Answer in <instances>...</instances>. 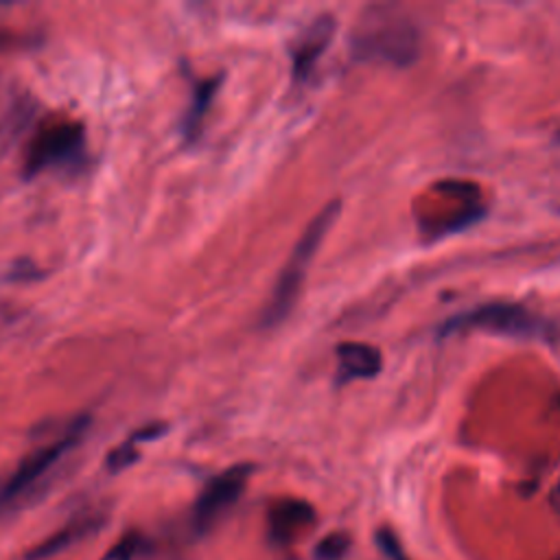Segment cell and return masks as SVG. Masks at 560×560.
<instances>
[{
    "label": "cell",
    "mask_w": 560,
    "mask_h": 560,
    "mask_svg": "<svg viewBox=\"0 0 560 560\" xmlns=\"http://www.w3.org/2000/svg\"><path fill=\"white\" fill-rule=\"evenodd\" d=\"M90 427L88 416L74 418L55 440L26 453L20 464L0 479V514L28 503L50 479L57 466L72 453Z\"/></svg>",
    "instance_id": "cell-1"
},
{
    "label": "cell",
    "mask_w": 560,
    "mask_h": 560,
    "mask_svg": "<svg viewBox=\"0 0 560 560\" xmlns=\"http://www.w3.org/2000/svg\"><path fill=\"white\" fill-rule=\"evenodd\" d=\"M339 210H341V201L339 199L328 201L311 219V223L306 225V230L302 232L298 243L293 245L287 265L278 273V280H276V287L271 291V298H269L267 306L262 308V315H260V326L262 328H273V326H278L280 322H284L291 315V311H293V306L298 302L304 276L308 271V265H311L313 256L317 254V249H319L324 236L328 234L330 225L335 223Z\"/></svg>",
    "instance_id": "cell-2"
},
{
    "label": "cell",
    "mask_w": 560,
    "mask_h": 560,
    "mask_svg": "<svg viewBox=\"0 0 560 560\" xmlns=\"http://www.w3.org/2000/svg\"><path fill=\"white\" fill-rule=\"evenodd\" d=\"M350 44L357 59L402 68L413 63L420 55V31L405 15L374 9L372 15H363V22L352 33Z\"/></svg>",
    "instance_id": "cell-3"
},
{
    "label": "cell",
    "mask_w": 560,
    "mask_h": 560,
    "mask_svg": "<svg viewBox=\"0 0 560 560\" xmlns=\"http://www.w3.org/2000/svg\"><path fill=\"white\" fill-rule=\"evenodd\" d=\"M468 330H481L490 335H501V337H516V339H549L551 326L529 308H525L518 302H508V300H494V302H483L477 304L468 311H462L453 317H448L440 326V335H457V332H468Z\"/></svg>",
    "instance_id": "cell-4"
},
{
    "label": "cell",
    "mask_w": 560,
    "mask_h": 560,
    "mask_svg": "<svg viewBox=\"0 0 560 560\" xmlns=\"http://www.w3.org/2000/svg\"><path fill=\"white\" fill-rule=\"evenodd\" d=\"M85 129L74 120H59L42 127L26 147L24 173L37 175L52 166H63L83 155Z\"/></svg>",
    "instance_id": "cell-5"
},
{
    "label": "cell",
    "mask_w": 560,
    "mask_h": 560,
    "mask_svg": "<svg viewBox=\"0 0 560 560\" xmlns=\"http://www.w3.org/2000/svg\"><path fill=\"white\" fill-rule=\"evenodd\" d=\"M252 464H234L214 475L192 505V527L197 534L210 532L241 499L252 477Z\"/></svg>",
    "instance_id": "cell-6"
},
{
    "label": "cell",
    "mask_w": 560,
    "mask_h": 560,
    "mask_svg": "<svg viewBox=\"0 0 560 560\" xmlns=\"http://www.w3.org/2000/svg\"><path fill=\"white\" fill-rule=\"evenodd\" d=\"M335 18L332 15H317L289 46L291 52V77L295 83L306 81L322 55L328 50L335 37Z\"/></svg>",
    "instance_id": "cell-7"
},
{
    "label": "cell",
    "mask_w": 560,
    "mask_h": 560,
    "mask_svg": "<svg viewBox=\"0 0 560 560\" xmlns=\"http://www.w3.org/2000/svg\"><path fill=\"white\" fill-rule=\"evenodd\" d=\"M105 523V514L101 512H85L74 516L72 521H68L63 527H59L57 532H52L48 538H44L42 542H37L28 553L26 560H46L52 558L74 545H79L81 540H85L88 536H94Z\"/></svg>",
    "instance_id": "cell-8"
},
{
    "label": "cell",
    "mask_w": 560,
    "mask_h": 560,
    "mask_svg": "<svg viewBox=\"0 0 560 560\" xmlns=\"http://www.w3.org/2000/svg\"><path fill=\"white\" fill-rule=\"evenodd\" d=\"M315 523V510L300 499L278 501L267 516V534L273 545H291Z\"/></svg>",
    "instance_id": "cell-9"
},
{
    "label": "cell",
    "mask_w": 560,
    "mask_h": 560,
    "mask_svg": "<svg viewBox=\"0 0 560 560\" xmlns=\"http://www.w3.org/2000/svg\"><path fill=\"white\" fill-rule=\"evenodd\" d=\"M337 381L348 383L354 378H374L383 368L381 352L363 341H343L335 350Z\"/></svg>",
    "instance_id": "cell-10"
},
{
    "label": "cell",
    "mask_w": 560,
    "mask_h": 560,
    "mask_svg": "<svg viewBox=\"0 0 560 560\" xmlns=\"http://www.w3.org/2000/svg\"><path fill=\"white\" fill-rule=\"evenodd\" d=\"M221 85V77H210V79H203L195 85L192 90V96H190V103H188V109L184 114V120H182V129H184V138L190 142L199 136L201 127H203V120H206V114L214 101V94Z\"/></svg>",
    "instance_id": "cell-11"
},
{
    "label": "cell",
    "mask_w": 560,
    "mask_h": 560,
    "mask_svg": "<svg viewBox=\"0 0 560 560\" xmlns=\"http://www.w3.org/2000/svg\"><path fill=\"white\" fill-rule=\"evenodd\" d=\"M138 444H142V440L136 435V431L129 435V440H125L122 444H118L116 448L109 451L105 466L109 472H120L125 468H129L133 462H138L140 457V448Z\"/></svg>",
    "instance_id": "cell-12"
},
{
    "label": "cell",
    "mask_w": 560,
    "mask_h": 560,
    "mask_svg": "<svg viewBox=\"0 0 560 560\" xmlns=\"http://www.w3.org/2000/svg\"><path fill=\"white\" fill-rule=\"evenodd\" d=\"M350 545L352 540L346 532H330L315 545V560H341Z\"/></svg>",
    "instance_id": "cell-13"
},
{
    "label": "cell",
    "mask_w": 560,
    "mask_h": 560,
    "mask_svg": "<svg viewBox=\"0 0 560 560\" xmlns=\"http://www.w3.org/2000/svg\"><path fill=\"white\" fill-rule=\"evenodd\" d=\"M138 534L136 532H127L125 536H120L107 551L101 560H133L136 556V549H138Z\"/></svg>",
    "instance_id": "cell-14"
},
{
    "label": "cell",
    "mask_w": 560,
    "mask_h": 560,
    "mask_svg": "<svg viewBox=\"0 0 560 560\" xmlns=\"http://www.w3.org/2000/svg\"><path fill=\"white\" fill-rule=\"evenodd\" d=\"M376 542L381 545V549L385 551V556H387L389 560H407V558H405V551H402V547H400V542H398V538H396L389 529H381V532L376 534Z\"/></svg>",
    "instance_id": "cell-15"
},
{
    "label": "cell",
    "mask_w": 560,
    "mask_h": 560,
    "mask_svg": "<svg viewBox=\"0 0 560 560\" xmlns=\"http://www.w3.org/2000/svg\"><path fill=\"white\" fill-rule=\"evenodd\" d=\"M558 560H560V558H558Z\"/></svg>",
    "instance_id": "cell-16"
}]
</instances>
